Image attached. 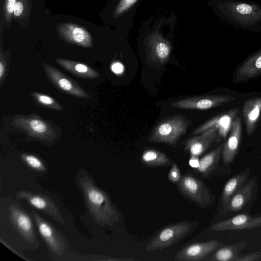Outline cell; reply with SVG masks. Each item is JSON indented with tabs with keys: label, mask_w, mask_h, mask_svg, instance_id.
<instances>
[{
	"label": "cell",
	"mask_w": 261,
	"mask_h": 261,
	"mask_svg": "<svg viewBox=\"0 0 261 261\" xmlns=\"http://www.w3.org/2000/svg\"><path fill=\"white\" fill-rule=\"evenodd\" d=\"M80 184L90 211L98 223L113 226L118 221V212L105 192L87 176L80 178Z\"/></svg>",
	"instance_id": "6da1fadb"
},
{
	"label": "cell",
	"mask_w": 261,
	"mask_h": 261,
	"mask_svg": "<svg viewBox=\"0 0 261 261\" xmlns=\"http://www.w3.org/2000/svg\"><path fill=\"white\" fill-rule=\"evenodd\" d=\"M192 122L185 116L174 114L161 120L150 133L149 142L176 147Z\"/></svg>",
	"instance_id": "7a4b0ae2"
},
{
	"label": "cell",
	"mask_w": 261,
	"mask_h": 261,
	"mask_svg": "<svg viewBox=\"0 0 261 261\" xmlns=\"http://www.w3.org/2000/svg\"><path fill=\"white\" fill-rule=\"evenodd\" d=\"M198 221H184L160 230L147 245L146 251L162 250L174 244L189 234L197 225Z\"/></svg>",
	"instance_id": "3957f363"
},
{
	"label": "cell",
	"mask_w": 261,
	"mask_h": 261,
	"mask_svg": "<svg viewBox=\"0 0 261 261\" xmlns=\"http://www.w3.org/2000/svg\"><path fill=\"white\" fill-rule=\"evenodd\" d=\"M177 184L181 193L200 207H208L214 203L215 196L211 190L193 175H183Z\"/></svg>",
	"instance_id": "277c9868"
},
{
	"label": "cell",
	"mask_w": 261,
	"mask_h": 261,
	"mask_svg": "<svg viewBox=\"0 0 261 261\" xmlns=\"http://www.w3.org/2000/svg\"><path fill=\"white\" fill-rule=\"evenodd\" d=\"M235 99L234 96L230 95H203L177 100L171 102L170 107L181 109L206 110L225 105Z\"/></svg>",
	"instance_id": "5b68a950"
},
{
	"label": "cell",
	"mask_w": 261,
	"mask_h": 261,
	"mask_svg": "<svg viewBox=\"0 0 261 261\" xmlns=\"http://www.w3.org/2000/svg\"><path fill=\"white\" fill-rule=\"evenodd\" d=\"M13 124L25 132L30 137L42 140H52L55 132L51 126L44 120L34 116H16Z\"/></svg>",
	"instance_id": "8992f818"
},
{
	"label": "cell",
	"mask_w": 261,
	"mask_h": 261,
	"mask_svg": "<svg viewBox=\"0 0 261 261\" xmlns=\"http://www.w3.org/2000/svg\"><path fill=\"white\" fill-rule=\"evenodd\" d=\"M258 188L257 178L252 176L231 198L221 214L238 212L244 209L256 198Z\"/></svg>",
	"instance_id": "52a82bcc"
},
{
	"label": "cell",
	"mask_w": 261,
	"mask_h": 261,
	"mask_svg": "<svg viewBox=\"0 0 261 261\" xmlns=\"http://www.w3.org/2000/svg\"><path fill=\"white\" fill-rule=\"evenodd\" d=\"M239 112L238 107H235L223 113L219 114L204 122L194 130L191 134L198 135L211 129H218L216 143L222 139H225L231 129L233 121Z\"/></svg>",
	"instance_id": "ba28073f"
},
{
	"label": "cell",
	"mask_w": 261,
	"mask_h": 261,
	"mask_svg": "<svg viewBox=\"0 0 261 261\" xmlns=\"http://www.w3.org/2000/svg\"><path fill=\"white\" fill-rule=\"evenodd\" d=\"M42 65L48 78L61 91L77 97L89 98V94L77 83L59 69L46 63Z\"/></svg>",
	"instance_id": "9c48e42d"
},
{
	"label": "cell",
	"mask_w": 261,
	"mask_h": 261,
	"mask_svg": "<svg viewBox=\"0 0 261 261\" xmlns=\"http://www.w3.org/2000/svg\"><path fill=\"white\" fill-rule=\"evenodd\" d=\"M261 226V214L251 215L240 214L220 221L212 225L210 230L214 231L253 229Z\"/></svg>",
	"instance_id": "30bf717a"
},
{
	"label": "cell",
	"mask_w": 261,
	"mask_h": 261,
	"mask_svg": "<svg viewBox=\"0 0 261 261\" xmlns=\"http://www.w3.org/2000/svg\"><path fill=\"white\" fill-rule=\"evenodd\" d=\"M223 243L217 240L190 244L181 249L175 256L177 261H198L203 259Z\"/></svg>",
	"instance_id": "8fae6325"
},
{
	"label": "cell",
	"mask_w": 261,
	"mask_h": 261,
	"mask_svg": "<svg viewBox=\"0 0 261 261\" xmlns=\"http://www.w3.org/2000/svg\"><path fill=\"white\" fill-rule=\"evenodd\" d=\"M242 137V123L239 116H237L232 124L230 134L227 141L223 143L222 161L223 167L230 169L239 151Z\"/></svg>",
	"instance_id": "7c38bea8"
},
{
	"label": "cell",
	"mask_w": 261,
	"mask_h": 261,
	"mask_svg": "<svg viewBox=\"0 0 261 261\" xmlns=\"http://www.w3.org/2000/svg\"><path fill=\"white\" fill-rule=\"evenodd\" d=\"M58 32L66 41L86 48L92 46L91 34L85 28L78 24L64 22L58 24Z\"/></svg>",
	"instance_id": "4fadbf2b"
},
{
	"label": "cell",
	"mask_w": 261,
	"mask_h": 261,
	"mask_svg": "<svg viewBox=\"0 0 261 261\" xmlns=\"http://www.w3.org/2000/svg\"><path fill=\"white\" fill-rule=\"evenodd\" d=\"M218 134V129L213 128L197 136L188 138L182 143L184 149L190 155L198 156L204 152L214 142H216Z\"/></svg>",
	"instance_id": "5bb4252c"
},
{
	"label": "cell",
	"mask_w": 261,
	"mask_h": 261,
	"mask_svg": "<svg viewBox=\"0 0 261 261\" xmlns=\"http://www.w3.org/2000/svg\"><path fill=\"white\" fill-rule=\"evenodd\" d=\"M250 172V168L246 167L243 171L234 174L227 180L220 195L218 206V213L221 214L231 198L248 179Z\"/></svg>",
	"instance_id": "9a60e30c"
},
{
	"label": "cell",
	"mask_w": 261,
	"mask_h": 261,
	"mask_svg": "<svg viewBox=\"0 0 261 261\" xmlns=\"http://www.w3.org/2000/svg\"><path fill=\"white\" fill-rule=\"evenodd\" d=\"M242 112L246 134L250 138L256 129L261 117V97L251 98L245 100L242 105Z\"/></svg>",
	"instance_id": "2e32d148"
},
{
	"label": "cell",
	"mask_w": 261,
	"mask_h": 261,
	"mask_svg": "<svg viewBox=\"0 0 261 261\" xmlns=\"http://www.w3.org/2000/svg\"><path fill=\"white\" fill-rule=\"evenodd\" d=\"M11 220L20 234L30 243L35 241L32 223L30 217L19 208L11 205L9 208Z\"/></svg>",
	"instance_id": "e0dca14e"
},
{
	"label": "cell",
	"mask_w": 261,
	"mask_h": 261,
	"mask_svg": "<svg viewBox=\"0 0 261 261\" xmlns=\"http://www.w3.org/2000/svg\"><path fill=\"white\" fill-rule=\"evenodd\" d=\"M261 74V51L250 57L236 71L233 82L243 83Z\"/></svg>",
	"instance_id": "ac0fdd59"
},
{
	"label": "cell",
	"mask_w": 261,
	"mask_h": 261,
	"mask_svg": "<svg viewBox=\"0 0 261 261\" xmlns=\"http://www.w3.org/2000/svg\"><path fill=\"white\" fill-rule=\"evenodd\" d=\"M17 196L19 198L27 200L35 207L44 211L60 223H63V219L58 208L51 200L45 196L22 191L19 192Z\"/></svg>",
	"instance_id": "d6986e66"
},
{
	"label": "cell",
	"mask_w": 261,
	"mask_h": 261,
	"mask_svg": "<svg viewBox=\"0 0 261 261\" xmlns=\"http://www.w3.org/2000/svg\"><path fill=\"white\" fill-rule=\"evenodd\" d=\"M39 231L49 248L56 253L61 254L63 250V244L57 232L40 217L32 211Z\"/></svg>",
	"instance_id": "ffe728a7"
},
{
	"label": "cell",
	"mask_w": 261,
	"mask_h": 261,
	"mask_svg": "<svg viewBox=\"0 0 261 261\" xmlns=\"http://www.w3.org/2000/svg\"><path fill=\"white\" fill-rule=\"evenodd\" d=\"M56 62L75 76L84 79H95L98 73L91 67L82 63L62 58H56Z\"/></svg>",
	"instance_id": "44dd1931"
},
{
	"label": "cell",
	"mask_w": 261,
	"mask_h": 261,
	"mask_svg": "<svg viewBox=\"0 0 261 261\" xmlns=\"http://www.w3.org/2000/svg\"><path fill=\"white\" fill-rule=\"evenodd\" d=\"M223 147V143L219 145L214 149L200 159L199 165L196 169L204 176H208L217 169Z\"/></svg>",
	"instance_id": "7402d4cb"
},
{
	"label": "cell",
	"mask_w": 261,
	"mask_h": 261,
	"mask_svg": "<svg viewBox=\"0 0 261 261\" xmlns=\"http://www.w3.org/2000/svg\"><path fill=\"white\" fill-rule=\"evenodd\" d=\"M247 245L245 241H239L227 246H222L208 259L211 261H234Z\"/></svg>",
	"instance_id": "603a6c76"
},
{
	"label": "cell",
	"mask_w": 261,
	"mask_h": 261,
	"mask_svg": "<svg viewBox=\"0 0 261 261\" xmlns=\"http://www.w3.org/2000/svg\"><path fill=\"white\" fill-rule=\"evenodd\" d=\"M141 160L144 165L149 167L169 166L172 163L171 160L165 153L151 148L143 151Z\"/></svg>",
	"instance_id": "cb8c5ba5"
},
{
	"label": "cell",
	"mask_w": 261,
	"mask_h": 261,
	"mask_svg": "<svg viewBox=\"0 0 261 261\" xmlns=\"http://www.w3.org/2000/svg\"><path fill=\"white\" fill-rule=\"evenodd\" d=\"M150 56L152 62L163 64L169 59L170 46L165 40L155 39L150 43Z\"/></svg>",
	"instance_id": "d4e9b609"
},
{
	"label": "cell",
	"mask_w": 261,
	"mask_h": 261,
	"mask_svg": "<svg viewBox=\"0 0 261 261\" xmlns=\"http://www.w3.org/2000/svg\"><path fill=\"white\" fill-rule=\"evenodd\" d=\"M31 95L36 102L42 107L56 110L62 111L63 110L62 107L58 102L48 95L37 92H32Z\"/></svg>",
	"instance_id": "484cf974"
},
{
	"label": "cell",
	"mask_w": 261,
	"mask_h": 261,
	"mask_svg": "<svg viewBox=\"0 0 261 261\" xmlns=\"http://www.w3.org/2000/svg\"><path fill=\"white\" fill-rule=\"evenodd\" d=\"M21 158L32 168L39 171L44 170L43 163L38 158L31 154H23Z\"/></svg>",
	"instance_id": "4316f807"
},
{
	"label": "cell",
	"mask_w": 261,
	"mask_h": 261,
	"mask_svg": "<svg viewBox=\"0 0 261 261\" xmlns=\"http://www.w3.org/2000/svg\"><path fill=\"white\" fill-rule=\"evenodd\" d=\"M29 9L28 0H17L14 9L13 15L14 18L23 17L27 14Z\"/></svg>",
	"instance_id": "83f0119b"
},
{
	"label": "cell",
	"mask_w": 261,
	"mask_h": 261,
	"mask_svg": "<svg viewBox=\"0 0 261 261\" xmlns=\"http://www.w3.org/2000/svg\"><path fill=\"white\" fill-rule=\"evenodd\" d=\"M17 0H5L4 14L7 24L10 22Z\"/></svg>",
	"instance_id": "f1b7e54d"
},
{
	"label": "cell",
	"mask_w": 261,
	"mask_h": 261,
	"mask_svg": "<svg viewBox=\"0 0 261 261\" xmlns=\"http://www.w3.org/2000/svg\"><path fill=\"white\" fill-rule=\"evenodd\" d=\"M260 260L261 251L257 250L244 254L240 253L234 261H258Z\"/></svg>",
	"instance_id": "f546056e"
},
{
	"label": "cell",
	"mask_w": 261,
	"mask_h": 261,
	"mask_svg": "<svg viewBox=\"0 0 261 261\" xmlns=\"http://www.w3.org/2000/svg\"><path fill=\"white\" fill-rule=\"evenodd\" d=\"M181 177L180 170L176 163H173L172 167L168 174L169 180L174 183H177Z\"/></svg>",
	"instance_id": "4dcf8cb0"
},
{
	"label": "cell",
	"mask_w": 261,
	"mask_h": 261,
	"mask_svg": "<svg viewBox=\"0 0 261 261\" xmlns=\"http://www.w3.org/2000/svg\"><path fill=\"white\" fill-rule=\"evenodd\" d=\"M137 0H121L115 11V16H117L128 9L134 4Z\"/></svg>",
	"instance_id": "1f68e13d"
},
{
	"label": "cell",
	"mask_w": 261,
	"mask_h": 261,
	"mask_svg": "<svg viewBox=\"0 0 261 261\" xmlns=\"http://www.w3.org/2000/svg\"><path fill=\"white\" fill-rule=\"evenodd\" d=\"M111 69L116 74H120L124 71L123 65L118 62L113 63L111 66Z\"/></svg>",
	"instance_id": "d6a6232c"
},
{
	"label": "cell",
	"mask_w": 261,
	"mask_h": 261,
	"mask_svg": "<svg viewBox=\"0 0 261 261\" xmlns=\"http://www.w3.org/2000/svg\"><path fill=\"white\" fill-rule=\"evenodd\" d=\"M200 160L198 156L191 155L189 161V165L193 168L197 169L199 165Z\"/></svg>",
	"instance_id": "836d02e7"
},
{
	"label": "cell",
	"mask_w": 261,
	"mask_h": 261,
	"mask_svg": "<svg viewBox=\"0 0 261 261\" xmlns=\"http://www.w3.org/2000/svg\"><path fill=\"white\" fill-rule=\"evenodd\" d=\"M6 62L5 59L3 56L2 53L1 54V61H0V79L3 80V78L5 75L6 71Z\"/></svg>",
	"instance_id": "e575fe53"
},
{
	"label": "cell",
	"mask_w": 261,
	"mask_h": 261,
	"mask_svg": "<svg viewBox=\"0 0 261 261\" xmlns=\"http://www.w3.org/2000/svg\"><path fill=\"white\" fill-rule=\"evenodd\" d=\"M260 159H261V155H260Z\"/></svg>",
	"instance_id": "d590c367"
}]
</instances>
